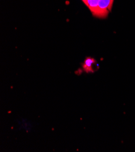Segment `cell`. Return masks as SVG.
<instances>
[{
    "label": "cell",
    "instance_id": "obj_2",
    "mask_svg": "<svg viewBox=\"0 0 135 152\" xmlns=\"http://www.w3.org/2000/svg\"><path fill=\"white\" fill-rule=\"evenodd\" d=\"M99 1V0H87V7L95 16L97 13Z\"/></svg>",
    "mask_w": 135,
    "mask_h": 152
},
{
    "label": "cell",
    "instance_id": "obj_1",
    "mask_svg": "<svg viewBox=\"0 0 135 152\" xmlns=\"http://www.w3.org/2000/svg\"><path fill=\"white\" fill-rule=\"evenodd\" d=\"M112 5V0H99L96 16L99 17H106L109 10H111Z\"/></svg>",
    "mask_w": 135,
    "mask_h": 152
},
{
    "label": "cell",
    "instance_id": "obj_5",
    "mask_svg": "<svg viewBox=\"0 0 135 152\" xmlns=\"http://www.w3.org/2000/svg\"><path fill=\"white\" fill-rule=\"evenodd\" d=\"M113 1H114V0H112V2H113Z\"/></svg>",
    "mask_w": 135,
    "mask_h": 152
},
{
    "label": "cell",
    "instance_id": "obj_3",
    "mask_svg": "<svg viewBox=\"0 0 135 152\" xmlns=\"http://www.w3.org/2000/svg\"><path fill=\"white\" fill-rule=\"evenodd\" d=\"M95 63V60L93 58H87L85 59L84 63V68L85 69L91 70L92 66Z\"/></svg>",
    "mask_w": 135,
    "mask_h": 152
},
{
    "label": "cell",
    "instance_id": "obj_4",
    "mask_svg": "<svg viewBox=\"0 0 135 152\" xmlns=\"http://www.w3.org/2000/svg\"><path fill=\"white\" fill-rule=\"evenodd\" d=\"M82 1L84 3V4L87 6V0H82Z\"/></svg>",
    "mask_w": 135,
    "mask_h": 152
}]
</instances>
